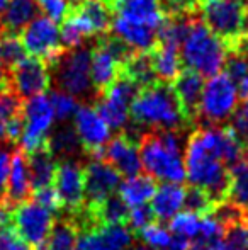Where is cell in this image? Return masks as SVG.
Wrapping results in <instances>:
<instances>
[{
    "label": "cell",
    "instance_id": "obj_1",
    "mask_svg": "<svg viewBox=\"0 0 248 250\" xmlns=\"http://www.w3.org/2000/svg\"><path fill=\"white\" fill-rule=\"evenodd\" d=\"M243 155V146L229 128H199L189 135L186 143V179L218 206L228 198L229 167Z\"/></svg>",
    "mask_w": 248,
    "mask_h": 250
},
{
    "label": "cell",
    "instance_id": "obj_2",
    "mask_svg": "<svg viewBox=\"0 0 248 250\" xmlns=\"http://www.w3.org/2000/svg\"><path fill=\"white\" fill-rule=\"evenodd\" d=\"M129 118L136 128L152 131H182L189 125L172 85L163 82L141 87L131 104Z\"/></svg>",
    "mask_w": 248,
    "mask_h": 250
},
{
    "label": "cell",
    "instance_id": "obj_3",
    "mask_svg": "<svg viewBox=\"0 0 248 250\" xmlns=\"http://www.w3.org/2000/svg\"><path fill=\"white\" fill-rule=\"evenodd\" d=\"M139 157L146 175L162 182L180 184L186 179L180 131H150L139 136Z\"/></svg>",
    "mask_w": 248,
    "mask_h": 250
},
{
    "label": "cell",
    "instance_id": "obj_4",
    "mask_svg": "<svg viewBox=\"0 0 248 250\" xmlns=\"http://www.w3.org/2000/svg\"><path fill=\"white\" fill-rule=\"evenodd\" d=\"M194 14L228 51L248 40V3L243 0H194Z\"/></svg>",
    "mask_w": 248,
    "mask_h": 250
},
{
    "label": "cell",
    "instance_id": "obj_5",
    "mask_svg": "<svg viewBox=\"0 0 248 250\" xmlns=\"http://www.w3.org/2000/svg\"><path fill=\"white\" fill-rule=\"evenodd\" d=\"M180 58L189 70H194L202 77H212L225 68L228 46L211 33L197 16H192L180 43Z\"/></svg>",
    "mask_w": 248,
    "mask_h": 250
},
{
    "label": "cell",
    "instance_id": "obj_6",
    "mask_svg": "<svg viewBox=\"0 0 248 250\" xmlns=\"http://www.w3.org/2000/svg\"><path fill=\"white\" fill-rule=\"evenodd\" d=\"M48 65H51L50 75L58 90L70 94L75 99H97L90 80V51L87 48L78 46L73 50H63Z\"/></svg>",
    "mask_w": 248,
    "mask_h": 250
},
{
    "label": "cell",
    "instance_id": "obj_7",
    "mask_svg": "<svg viewBox=\"0 0 248 250\" xmlns=\"http://www.w3.org/2000/svg\"><path fill=\"white\" fill-rule=\"evenodd\" d=\"M133 50L114 34H104L94 44L90 53V80L95 96L104 94L123 73L126 60Z\"/></svg>",
    "mask_w": 248,
    "mask_h": 250
},
{
    "label": "cell",
    "instance_id": "obj_8",
    "mask_svg": "<svg viewBox=\"0 0 248 250\" xmlns=\"http://www.w3.org/2000/svg\"><path fill=\"white\" fill-rule=\"evenodd\" d=\"M238 89L226 72H219L204 82L201 102H199L197 121L209 126H218L229 121L238 109Z\"/></svg>",
    "mask_w": 248,
    "mask_h": 250
},
{
    "label": "cell",
    "instance_id": "obj_9",
    "mask_svg": "<svg viewBox=\"0 0 248 250\" xmlns=\"http://www.w3.org/2000/svg\"><path fill=\"white\" fill-rule=\"evenodd\" d=\"M10 223L16 233L31 245V249L44 247L51 230L55 227V216L50 209L41 206L36 201H22L12 209Z\"/></svg>",
    "mask_w": 248,
    "mask_h": 250
},
{
    "label": "cell",
    "instance_id": "obj_10",
    "mask_svg": "<svg viewBox=\"0 0 248 250\" xmlns=\"http://www.w3.org/2000/svg\"><path fill=\"white\" fill-rule=\"evenodd\" d=\"M22 121L24 129L20 136V146L24 153L29 155L46 146L48 136L55 123L50 97L41 94L33 99H27V102H22Z\"/></svg>",
    "mask_w": 248,
    "mask_h": 250
},
{
    "label": "cell",
    "instance_id": "obj_11",
    "mask_svg": "<svg viewBox=\"0 0 248 250\" xmlns=\"http://www.w3.org/2000/svg\"><path fill=\"white\" fill-rule=\"evenodd\" d=\"M141 87L136 82H133L129 77L121 73V77L106 90L97 97L95 109L106 125L111 129L123 131L129 126V112H131V104L134 101L136 94Z\"/></svg>",
    "mask_w": 248,
    "mask_h": 250
},
{
    "label": "cell",
    "instance_id": "obj_12",
    "mask_svg": "<svg viewBox=\"0 0 248 250\" xmlns=\"http://www.w3.org/2000/svg\"><path fill=\"white\" fill-rule=\"evenodd\" d=\"M20 43L26 53L33 58L43 60L44 63H51L60 53L65 50L61 46L60 27L57 22L48 17H36L22 31H20Z\"/></svg>",
    "mask_w": 248,
    "mask_h": 250
},
{
    "label": "cell",
    "instance_id": "obj_13",
    "mask_svg": "<svg viewBox=\"0 0 248 250\" xmlns=\"http://www.w3.org/2000/svg\"><path fill=\"white\" fill-rule=\"evenodd\" d=\"M7 80H9V90L14 96H17L20 101L33 99L50 89V66L43 60L33 56L24 58L7 73Z\"/></svg>",
    "mask_w": 248,
    "mask_h": 250
},
{
    "label": "cell",
    "instance_id": "obj_14",
    "mask_svg": "<svg viewBox=\"0 0 248 250\" xmlns=\"http://www.w3.org/2000/svg\"><path fill=\"white\" fill-rule=\"evenodd\" d=\"M73 129L82 148L92 158H100V151L111 140V128L95 107L89 104L78 105L73 116Z\"/></svg>",
    "mask_w": 248,
    "mask_h": 250
},
{
    "label": "cell",
    "instance_id": "obj_15",
    "mask_svg": "<svg viewBox=\"0 0 248 250\" xmlns=\"http://www.w3.org/2000/svg\"><path fill=\"white\" fill-rule=\"evenodd\" d=\"M53 188L61 201V206L66 208L72 214H76L83 209L85 175H83V167L78 162L66 158L58 164Z\"/></svg>",
    "mask_w": 248,
    "mask_h": 250
},
{
    "label": "cell",
    "instance_id": "obj_16",
    "mask_svg": "<svg viewBox=\"0 0 248 250\" xmlns=\"http://www.w3.org/2000/svg\"><path fill=\"white\" fill-rule=\"evenodd\" d=\"M113 14V17L153 29L156 33L169 17L163 0H117L114 3Z\"/></svg>",
    "mask_w": 248,
    "mask_h": 250
},
{
    "label": "cell",
    "instance_id": "obj_17",
    "mask_svg": "<svg viewBox=\"0 0 248 250\" xmlns=\"http://www.w3.org/2000/svg\"><path fill=\"white\" fill-rule=\"evenodd\" d=\"M83 175L87 206H97L104 199L114 196L121 184V174L102 158H92L83 168Z\"/></svg>",
    "mask_w": 248,
    "mask_h": 250
},
{
    "label": "cell",
    "instance_id": "obj_18",
    "mask_svg": "<svg viewBox=\"0 0 248 250\" xmlns=\"http://www.w3.org/2000/svg\"><path fill=\"white\" fill-rule=\"evenodd\" d=\"M139 140L129 133H121L116 138L109 140L100 151V158L113 165L121 175L131 177L141 170V157H139Z\"/></svg>",
    "mask_w": 248,
    "mask_h": 250
},
{
    "label": "cell",
    "instance_id": "obj_19",
    "mask_svg": "<svg viewBox=\"0 0 248 250\" xmlns=\"http://www.w3.org/2000/svg\"><path fill=\"white\" fill-rule=\"evenodd\" d=\"M131 242L133 235L124 225H97L82 231L75 250H126Z\"/></svg>",
    "mask_w": 248,
    "mask_h": 250
},
{
    "label": "cell",
    "instance_id": "obj_20",
    "mask_svg": "<svg viewBox=\"0 0 248 250\" xmlns=\"http://www.w3.org/2000/svg\"><path fill=\"white\" fill-rule=\"evenodd\" d=\"M85 38L104 36L113 26V9L106 0H82L70 12Z\"/></svg>",
    "mask_w": 248,
    "mask_h": 250
},
{
    "label": "cell",
    "instance_id": "obj_21",
    "mask_svg": "<svg viewBox=\"0 0 248 250\" xmlns=\"http://www.w3.org/2000/svg\"><path fill=\"white\" fill-rule=\"evenodd\" d=\"M172 89L182 109V114L189 125L197 121L199 102H201L202 89H204V77L194 70H182L180 75L173 80Z\"/></svg>",
    "mask_w": 248,
    "mask_h": 250
},
{
    "label": "cell",
    "instance_id": "obj_22",
    "mask_svg": "<svg viewBox=\"0 0 248 250\" xmlns=\"http://www.w3.org/2000/svg\"><path fill=\"white\" fill-rule=\"evenodd\" d=\"M33 192V182H31V172L27 157L22 150L12 151L9 167V177H7V192L5 203L19 204L29 198Z\"/></svg>",
    "mask_w": 248,
    "mask_h": 250
},
{
    "label": "cell",
    "instance_id": "obj_23",
    "mask_svg": "<svg viewBox=\"0 0 248 250\" xmlns=\"http://www.w3.org/2000/svg\"><path fill=\"white\" fill-rule=\"evenodd\" d=\"M152 56L153 72L158 82L172 83L182 72V58H180V48L167 43H156L150 50Z\"/></svg>",
    "mask_w": 248,
    "mask_h": 250
},
{
    "label": "cell",
    "instance_id": "obj_24",
    "mask_svg": "<svg viewBox=\"0 0 248 250\" xmlns=\"http://www.w3.org/2000/svg\"><path fill=\"white\" fill-rule=\"evenodd\" d=\"M184 204H186V189L182 188V184L163 182L160 188H156L152 199L153 216L162 221H170L184 209Z\"/></svg>",
    "mask_w": 248,
    "mask_h": 250
},
{
    "label": "cell",
    "instance_id": "obj_25",
    "mask_svg": "<svg viewBox=\"0 0 248 250\" xmlns=\"http://www.w3.org/2000/svg\"><path fill=\"white\" fill-rule=\"evenodd\" d=\"M117 191H119V198L128 208L146 206L155 196L156 184L155 179H152L150 175L136 174L126 177L119 184Z\"/></svg>",
    "mask_w": 248,
    "mask_h": 250
},
{
    "label": "cell",
    "instance_id": "obj_26",
    "mask_svg": "<svg viewBox=\"0 0 248 250\" xmlns=\"http://www.w3.org/2000/svg\"><path fill=\"white\" fill-rule=\"evenodd\" d=\"M38 10L39 9H38L36 0H9L0 12V22H2L5 33L17 34L31 21L36 19Z\"/></svg>",
    "mask_w": 248,
    "mask_h": 250
},
{
    "label": "cell",
    "instance_id": "obj_27",
    "mask_svg": "<svg viewBox=\"0 0 248 250\" xmlns=\"http://www.w3.org/2000/svg\"><path fill=\"white\" fill-rule=\"evenodd\" d=\"M27 164H29L33 191L51 188V186H53L58 164H57L55 155L48 150V146H43V148L29 153Z\"/></svg>",
    "mask_w": 248,
    "mask_h": 250
},
{
    "label": "cell",
    "instance_id": "obj_28",
    "mask_svg": "<svg viewBox=\"0 0 248 250\" xmlns=\"http://www.w3.org/2000/svg\"><path fill=\"white\" fill-rule=\"evenodd\" d=\"M94 227L97 225H124L128 223L129 208L119 196H111L97 206H87Z\"/></svg>",
    "mask_w": 248,
    "mask_h": 250
},
{
    "label": "cell",
    "instance_id": "obj_29",
    "mask_svg": "<svg viewBox=\"0 0 248 250\" xmlns=\"http://www.w3.org/2000/svg\"><path fill=\"white\" fill-rule=\"evenodd\" d=\"M226 201L242 211L248 209V157L243 155L229 167V188Z\"/></svg>",
    "mask_w": 248,
    "mask_h": 250
},
{
    "label": "cell",
    "instance_id": "obj_30",
    "mask_svg": "<svg viewBox=\"0 0 248 250\" xmlns=\"http://www.w3.org/2000/svg\"><path fill=\"white\" fill-rule=\"evenodd\" d=\"M123 73L126 77H129L133 82L138 83L139 87H146L150 83L158 82L155 72H153L150 51H133L131 56L126 60Z\"/></svg>",
    "mask_w": 248,
    "mask_h": 250
},
{
    "label": "cell",
    "instance_id": "obj_31",
    "mask_svg": "<svg viewBox=\"0 0 248 250\" xmlns=\"http://www.w3.org/2000/svg\"><path fill=\"white\" fill-rule=\"evenodd\" d=\"M209 250H248V220L242 218L238 221L226 225L223 235L209 245Z\"/></svg>",
    "mask_w": 248,
    "mask_h": 250
},
{
    "label": "cell",
    "instance_id": "obj_32",
    "mask_svg": "<svg viewBox=\"0 0 248 250\" xmlns=\"http://www.w3.org/2000/svg\"><path fill=\"white\" fill-rule=\"evenodd\" d=\"M46 146L55 155V158L60 157L61 160L72 158L73 155H76L78 150L82 148L78 138H76L75 129L70 128V126H60L53 135L48 136Z\"/></svg>",
    "mask_w": 248,
    "mask_h": 250
},
{
    "label": "cell",
    "instance_id": "obj_33",
    "mask_svg": "<svg viewBox=\"0 0 248 250\" xmlns=\"http://www.w3.org/2000/svg\"><path fill=\"white\" fill-rule=\"evenodd\" d=\"M76 230L78 227L73 223V220L58 221L55 223L44 247L46 250H75L76 238H78Z\"/></svg>",
    "mask_w": 248,
    "mask_h": 250
},
{
    "label": "cell",
    "instance_id": "obj_34",
    "mask_svg": "<svg viewBox=\"0 0 248 250\" xmlns=\"http://www.w3.org/2000/svg\"><path fill=\"white\" fill-rule=\"evenodd\" d=\"M26 58V50L17 34L5 33L0 38V70L9 73L14 66L19 65Z\"/></svg>",
    "mask_w": 248,
    "mask_h": 250
},
{
    "label": "cell",
    "instance_id": "obj_35",
    "mask_svg": "<svg viewBox=\"0 0 248 250\" xmlns=\"http://www.w3.org/2000/svg\"><path fill=\"white\" fill-rule=\"evenodd\" d=\"M201 216L202 214L192 213V211H180L179 214L170 220V233L177 238L187 240L189 244H194L199 233V225H201Z\"/></svg>",
    "mask_w": 248,
    "mask_h": 250
},
{
    "label": "cell",
    "instance_id": "obj_36",
    "mask_svg": "<svg viewBox=\"0 0 248 250\" xmlns=\"http://www.w3.org/2000/svg\"><path fill=\"white\" fill-rule=\"evenodd\" d=\"M22 112V101L10 90L0 94V143H5V131L9 123Z\"/></svg>",
    "mask_w": 248,
    "mask_h": 250
},
{
    "label": "cell",
    "instance_id": "obj_37",
    "mask_svg": "<svg viewBox=\"0 0 248 250\" xmlns=\"http://www.w3.org/2000/svg\"><path fill=\"white\" fill-rule=\"evenodd\" d=\"M139 237L146 247L156 250H169L173 240V235L170 233L169 228L160 223H150L148 227L139 231Z\"/></svg>",
    "mask_w": 248,
    "mask_h": 250
},
{
    "label": "cell",
    "instance_id": "obj_38",
    "mask_svg": "<svg viewBox=\"0 0 248 250\" xmlns=\"http://www.w3.org/2000/svg\"><path fill=\"white\" fill-rule=\"evenodd\" d=\"M48 97H50L51 107H53L55 119H58L60 123H66L72 116H75L76 109H78V102L73 96L57 89Z\"/></svg>",
    "mask_w": 248,
    "mask_h": 250
},
{
    "label": "cell",
    "instance_id": "obj_39",
    "mask_svg": "<svg viewBox=\"0 0 248 250\" xmlns=\"http://www.w3.org/2000/svg\"><path fill=\"white\" fill-rule=\"evenodd\" d=\"M187 211L197 214H208L211 211H214L216 204L212 203V199L206 194L204 191L197 188H191L189 191H186V204H184Z\"/></svg>",
    "mask_w": 248,
    "mask_h": 250
},
{
    "label": "cell",
    "instance_id": "obj_40",
    "mask_svg": "<svg viewBox=\"0 0 248 250\" xmlns=\"http://www.w3.org/2000/svg\"><path fill=\"white\" fill-rule=\"evenodd\" d=\"M36 3L38 9L44 14V17L55 21V22L65 21L73 9L70 0H36Z\"/></svg>",
    "mask_w": 248,
    "mask_h": 250
},
{
    "label": "cell",
    "instance_id": "obj_41",
    "mask_svg": "<svg viewBox=\"0 0 248 250\" xmlns=\"http://www.w3.org/2000/svg\"><path fill=\"white\" fill-rule=\"evenodd\" d=\"M153 211L150 206H136V208H129V214H128V223L131 227V230L134 231H141L143 228H146L150 223H153Z\"/></svg>",
    "mask_w": 248,
    "mask_h": 250
},
{
    "label": "cell",
    "instance_id": "obj_42",
    "mask_svg": "<svg viewBox=\"0 0 248 250\" xmlns=\"http://www.w3.org/2000/svg\"><path fill=\"white\" fill-rule=\"evenodd\" d=\"M0 250H33L27 245L14 228H2L0 230Z\"/></svg>",
    "mask_w": 248,
    "mask_h": 250
},
{
    "label": "cell",
    "instance_id": "obj_43",
    "mask_svg": "<svg viewBox=\"0 0 248 250\" xmlns=\"http://www.w3.org/2000/svg\"><path fill=\"white\" fill-rule=\"evenodd\" d=\"M10 157H12V151H10L9 145H7V143H0V203L5 201Z\"/></svg>",
    "mask_w": 248,
    "mask_h": 250
},
{
    "label": "cell",
    "instance_id": "obj_44",
    "mask_svg": "<svg viewBox=\"0 0 248 250\" xmlns=\"http://www.w3.org/2000/svg\"><path fill=\"white\" fill-rule=\"evenodd\" d=\"M34 201L36 203H39L41 206H44L46 209H50L51 213H55V211H60L61 209V201L58 198L57 191H55V188L51 186V188H44V189H38V191H34Z\"/></svg>",
    "mask_w": 248,
    "mask_h": 250
},
{
    "label": "cell",
    "instance_id": "obj_45",
    "mask_svg": "<svg viewBox=\"0 0 248 250\" xmlns=\"http://www.w3.org/2000/svg\"><path fill=\"white\" fill-rule=\"evenodd\" d=\"M228 128L236 136V140L243 146V150L248 151V116L242 114V112H236L231 118V126H228Z\"/></svg>",
    "mask_w": 248,
    "mask_h": 250
},
{
    "label": "cell",
    "instance_id": "obj_46",
    "mask_svg": "<svg viewBox=\"0 0 248 250\" xmlns=\"http://www.w3.org/2000/svg\"><path fill=\"white\" fill-rule=\"evenodd\" d=\"M169 16L177 14H194V0H163Z\"/></svg>",
    "mask_w": 248,
    "mask_h": 250
},
{
    "label": "cell",
    "instance_id": "obj_47",
    "mask_svg": "<svg viewBox=\"0 0 248 250\" xmlns=\"http://www.w3.org/2000/svg\"><path fill=\"white\" fill-rule=\"evenodd\" d=\"M9 90V80H7V73H3L0 70V94L7 92Z\"/></svg>",
    "mask_w": 248,
    "mask_h": 250
},
{
    "label": "cell",
    "instance_id": "obj_48",
    "mask_svg": "<svg viewBox=\"0 0 248 250\" xmlns=\"http://www.w3.org/2000/svg\"><path fill=\"white\" fill-rule=\"evenodd\" d=\"M243 104H242V114H245V116H248V99H245V101H242Z\"/></svg>",
    "mask_w": 248,
    "mask_h": 250
},
{
    "label": "cell",
    "instance_id": "obj_49",
    "mask_svg": "<svg viewBox=\"0 0 248 250\" xmlns=\"http://www.w3.org/2000/svg\"><path fill=\"white\" fill-rule=\"evenodd\" d=\"M126 250H150V249L145 247V245H131V247L126 249Z\"/></svg>",
    "mask_w": 248,
    "mask_h": 250
},
{
    "label": "cell",
    "instance_id": "obj_50",
    "mask_svg": "<svg viewBox=\"0 0 248 250\" xmlns=\"http://www.w3.org/2000/svg\"><path fill=\"white\" fill-rule=\"evenodd\" d=\"M189 250H209V247H206V245H191Z\"/></svg>",
    "mask_w": 248,
    "mask_h": 250
},
{
    "label": "cell",
    "instance_id": "obj_51",
    "mask_svg": "<svg viewBox=\"0 0 248 250\" xmlns=\"http://www.w3.org/2000/svg\"><path fill=\"white\" fill-rule=\"evenodd\" d=\"M7 2H9V0H0V12H2V10H3V7L7 5Z\"/></svg>",
    "mask_w": 248,
    "mask_h": 250
},
{
    "label": "cell",
    "instance_id": "obj_52",
    "mask_svg": "<svg viewBox=\"0 0 248 250\" xmlns=\"http://www.w3.org/2000/svg\"><path fill=\"white\" fill-rule=\"evenodd\" d=\"M106 2L109 3V7H111V9H114V3H116L117 0H106Z\"/></svg>",
    "mask_w": 248,
    "mask_h": 250
},
{
    "label": "cell",
    "instance_id": "obj_53",
    "mask_svg": "<svg viewBox=\"0 0 248 250\" xmlns=\"http://www.w3.org/2000/svg\"><path fill=\"white\" fill-rule=\"evenodd\" d=\"M3 34H5V29H3L2 22H0V38H2V36H3Z\"/></svg>",
    "mask_w": 248,
    "mask_h": 250
},
{
    "label": "cell",
    "instance_id": "obj_54",
    "mask_svg": "<svg viewBox=\"0 0 248 250\" xmlns=\"http://www.w3.org/2000/svg\"><path fill=\"white\" fill-rule=\"evenodd\" d=\"M80 2H82V0H70V3H72V7H75L76 3H80Z\"/></svg>",
    "mask_w": 248,
    "mask_h": 250
},
{
    "label": "cell",
    "instance_id": "obj_55",
    "mask_svg": "<svg viewBox=\"0 0 248 250\" xmlns=\"http://www.w3.org/2000/svg\"><path fill=\"white\" fill-rule=\"evenodd\" d=\"M2 228H3V225H2V223H0V230H2Z\"/></svg>",
    "mask_w": 248,
    "mask_h": 250
},
{
    "label": "cell",
    "instance_id": "obj_56",
    "mask_svg": "<svg viewBox=\"0 0 248 250\" xmlns=\"http://www.w3.org/2000/svg\"><path fill=\"white\" fill-rule=\"evenodd\" d=\"M243 2H247V3H248V0H243Z\"/></svg>",
    "mask_w": 248,
    "mask_h": 250
}]
</instances>
